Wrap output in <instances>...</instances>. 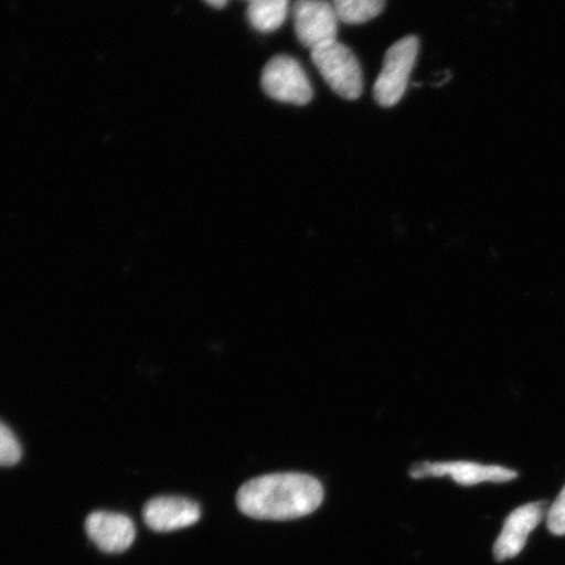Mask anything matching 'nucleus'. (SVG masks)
<instances>
[{
  "mask_svg": "<svg viewBox=\"0 0 565 565\" xmlns=\"http://www.w3.org/2000/svg\"><path fill=\"white\" fill-rule=\"evenodd\" d=\"M547 527L555 535H565V486L547 512Z\"/></svg>",
  "mask_w": 565,
  "mask_h": 565,
  "instance_id": "13",
  "label": "nucleus"
},
{
  "mask_svg": "<svg viewBox=\"0 0 565 565\" xmlns=\"http://www.w3.org/2000/svg\"><path fill=\"white\" fill-rule=\"evenodd\" d=\"M206 2L210 6L215 7V9H223V7L227 4L228 0H206Z\"/></svg>",
  "mask_w": 565,
  "mask_h": 565,
  "instance_id": "14",
  "label": "nucleus"
},
{
  "mask_svg": "<svg viewBox=\"0 0 565 565\" xmlns=\"http://www.w3.org/2000/svg\"><path fill=\"white\" fill-rule=\"evenodd\" d=\"M339 21L358 25L369 23L385 9V0H333Z\"/></svg>",
  "mask_w": 565,
  "mask_h": 565,
  "instance_id": "11",
  "label": "nucleus"
},
{
  "mask_svg": "<svg viewBox=\"0 0 565 565\" xmlns=\"http://www.w3.org/2000/svg\"><path fill=\"white\" fill-rule=\"evenodd\" d=\"M86 530L90 541L108 554L124 553L136 540V527L125 514L92 513L87 519Z\"/></svg>",
  "mask_w": 565,
  "mask_h": 565,
  "instance_id": "8",
  "label": "nucleus"
},
{
  "mask_svg": "<svg viewBox=\"0 0 565 565\" xmlns=\"http://www.w3.org/2000/svg\"><path fill=\"white\" fill-rule=\"evenodd\" d=\"M21 457L20 444L12 430L0 422V466H13Z\"/></svg>",
  "mask_w": 565,
  "mask_h": 565,
  "instance_id": "12",
  "label": "nucleus"
},
{
  "mask_svg": "<svg viewBox=\"0 0 565 565\" xmlns=\"http://www.w3.org/2000/svg\"><path fill=\"white\" fill-rule=\"evenodd\" d=\"M310 58L329 87L345 100H356L363 94V73L351 49L331 41L313 49Z\"/></svg>",
  "mask_w": 565,
  "mask_h": 565,
  "instance_id": "2",
  "label": "nucleus"
},
{
  "mask_svg": "<svg viewBox=\"0 0 565 565\" xmlns=\"http://www.w3.org/2000/svg\"><path fill=\"white\" fill-rule=\"evenodd\" d=\"M288 0H250L247 7V20L258 32H274L285 23Z\"/></svg>",
  "mask_w": 565,
  "mask_h": 565,
  "instance_id": "10",
  "label": "nucleus"
},
{
  "mask_svg": "<svg viewBox=\"0 0 565 565\" xmlns=\"http://www.w3.org/2000/svg\"><path fill=\"white\" fill-rule=\"evenodd\" d=\"M247 2H250V0H247Z\"/></svg>",
  "mask_w": 565,
  "mask_h": 565,
  "instance_id": "15",
  "label": "nucleus"
},
{
  "mask_svg": "<svg viewBox=\"0 0 565 565\" xmlns=\"http://www.w3.org/2000/svg\"><path fill=\"white\" fill-rule=\"evenodd\" d=\"M420 42L415 35H407L388 49L384 66L374 84V100L383 108L397 105L406 94L409 75L418 58Z\"/></svg>",
  "mask_w": 565,
  "mask_h": 565,
  "instance_id": "3",
  "label": "nucleus"
},
{
  "mask_svg": "<svg viewBox=\"0 0 565 565\" xmlns=\"http://www.w3.org/2000/svg\"><path fill=\"white\" fill-rule=\"evenodd\" d=\"M546 501L529 503L508 515L503 530L493 546L494 559L504 562L518 556L526 545L530 533L541 524L546 511Z\"/></svg>",
  "mask_w": 565,
  "mask_h": 565,
  "instance_id": "7",
  "label": "nucleus"
},
{
  "mask_svg": "<svg viewBox=\"0 0 565 565\" xmlns=\"http://www.w3.org/2000/svg\"><path fill=\"white\" fill-rule=\"evenodd\" d=\"M237 507L247 518L289 521L313 513L323 501L320 480L300 472L254 478L237 492Z\"/></svg>",
  "mask_w": 565,
  "mask_h": 565,
  "instance_id": "1",
  "label": "nucleus"
},
{
  "mask_svg": "<svg viewBox=\"0 0 565 565\" xmlns=\"http://www.w3.org/2000/svg\"><path fill=\"white\" fill-rule=\"evenodd\" d=\"M413 478L450 477L461 486H477L484 482H510L518 478V472L501 466L480 465L477 462H423L415 465L409 472Z\"/></svg>",
  "mask_w": 565,
  "mask_h": 565,
  "instance_id": "6",
  "label": "nucleus"
},
{
  "mask_svg": "<svg viewBox=\"0 0 565 565\" xmlns=\"http://www.w3.org/2000/svg\"><path fill=\"white\" fill-rule=\"evenodd\" d=\"M201 519V508L193 500L175 497L152 499L145 508V521L153 532L185 529Z\"/></svg>",
  "mask_w": 565,
  "mask_h": 565,
  "instance_id": "9",
  "label": "nucleus"
},
{
  "mask_svg": "<svg viewBox=\"0 0 565 565\" xmlns=\"http://www.w3.org/2000/svg\"><path fill=\"white\" fill-rule=\"evenodd\" d=\"M294 19L296 35L310 51L337 40L339 19L328 0H296Z\"/></svg>",
  "mask_w": 565,
  "mask_h": 565,
  "instance_id": "5",
  "label": "nucleus"
},
{
  "mask_svg": "<svg viewBox=\"0 0 565 565\" xmlns=\"http://www.w3.org/2000/svg\"><path fill=\"white\" fill-rule=\"evenodd\" d=\"M263 88L267 96L280 103L307 105L313 90L300 63L288 55H277L264 68Z\"/></svg>",
  "mask_w": 565,
  "mask_h": 565,
  "instance_id": "4",
  "label": "nucleus"
}]
</instances>
